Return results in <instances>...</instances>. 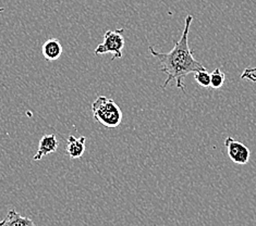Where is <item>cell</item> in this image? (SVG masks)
I'll return each mask as SVG.
<instances>
[{
	"label": "cell",
	"mask_w": 256,
	"mask_h": 226,
	"mask_svg": "<svg viewBox=\"0 0 256 226\" xmlns=\"http://www.w3.org/2000/svg\"><path fill=\"white\" fill-rule=\"evenodd\" d=\"M0 226H35L33 220L22 217L19 212L11 209L7 217L0 221Z\"/></svg>",
	"instance_id": "cell-8"
},
{
	"label": "cell",
	"mask_w": 256,
	"mask_h": 226,
	"mask_svg": "<svg viewBox=\"0 0 256 226\" xmlns=\"http://www.w3.org/2000/svg\"><path fill=\"white\" fill-rule=\"evenodd\" d=\"M94 119L108 128L118 127L122 122V111L114 99L106 96H98L92 103Z\"/></svg>",
	"instance_id": "cell-2"
},
{
	"label": "cell",
	"mask_w": 256,
	"mask_h": 226,
	"mask_svg": "<svg viewBox=\"0 0 256 226\" xmlns=\"http://www.w3.org/2000/svg\"><path fill=\"white\" fill-rule=\"evenodd\" d=\"M194 78L202 87H210V74L206 70H200L194 73Z\"/></svg>",
	"instance_id": "cell-10"
},
{
	"label": "cell",
	"mask_w": 256,
	"mask_h": 226,
	"mask_svg": "<svg viewBox=\"0 0 256 226\" xmlns=\"http://www.w3.org/2000/svg\"><path fill=\"white\" fill-rule=\"evenodd\" d=\"M192 22L193 16L188 15L186 17L184 32H182L180 39L176 41V45L172 51L164 53L156 51L153 46L148 47L152 56L160 61L162 71L167 74V79L162 84L164 89L174 81L176 87L184 91V77L191 73L206 70L203 64H200L198 61L194 59L193 51L188 47V33H190Z\"/></svg>",
	"instance_id": "cell-1"
},
{
	"label": "cell",
	"mask_w": 256,
	"mask_h": 226,
	"mask_svg": "<svg viewBox=\"0 0 256 226\" xmlns=\"http://www.w3.org/2000/svg\"><path fill=\"white\" fill-rule=\"evenodd\" d=\"M124 28L107 30L104 35V41L95 48L96 54L112 53V61L122 58V49L124 47Z\"/></svg>",
	"instance_id": "cell-3"
},
{
	"label": "cell",
	"mask_w": 256,
	"mask_h": 226,
	"mask_svg": "<svg viewBox=\"0 0 256 226\" xmlns=\"http://www.w3.org/2000/svg\"><path fill=\"white\" fill-rule=\"evenodd\" d=\"M85 143H86V138L84 136L78 138L76 136L70 135L69 138L66 139V155L71 159H80L84 155L85 149H86Z\"/></svg>",
	"instance_id": "cell-6"
},
{
	"label": "cell",
	"mask_w": 256,
	"mask_h": 226,
	"mask_svg": "<svg viewBox=\"0 0 256 226\" xmlns=\"http://www.w3.org/2000/svg\"><path fill=\"white\" fill-rule=\"evenodd\" d=\"M241 78L246 79V81H251L256 84V68H246L243 71Z\"/></svg>",
	"instance_id": "cell-11"
},
{
	"label": "cell",
	"mask_w": 256,
	"mask_h": 226,
	"mask_svg": "<svg viewBox=\"0 0 256 226\" xmlns=\"http://www.w3.org/2000/svg\"><path fill=\"white\" fill-rule=\"evenodd\" d=\"M226 81L224 73L220 69H215L210 74V87L214 89H219L222 87Z\"/></svg>",
	"instance_id": "cell-9"
},
{
	"label": "cell",
	"mask_w": 256,
	"mask_h": 226,
	"mask_svg": "<svg viewBox=\"0 0 256 226\" xmlns=\"http://www.w3.org/2000/svg\"><path fill=\"white\" fill-rule=\"evenodd\" d=\"M42 53L47 61H56L62 54V46L57 38L47 39L42 47Z\"/></svg>",
	"instance_id": "cell-7"
},
{
	"label": "cell",
	"mask_w": 256,
	"mask_h": 226,
	"mask_svg": "<svg viewBox=\"0 0 256 226\" xmlns=\"http://www.w3.org/2000/svg\"><path fill=\"white\" fill-rule=\"evenodd\" d=\"M224 147L227 149L228 157L238 166H246L250 161L251 152L244 144L232 137H227L224 140Z\"/></svg>",
	"instance_id": "cell-4"
},
{
	"label": "cell",
	"mask_w": 256,
	"mask_h": 226,
	"mask_svg": "<svg viewBox=\"0 0 256 226\" xmlns=\"http://www.w3.org/2000/svg\"><path fill=\"white\" fill-rule=\"evenodd\" d=\"M58 146H59V143L54 134H48V135L42 136L40 140L38 149V152L35 154V156L33 157V160L38 161L42 158H44L50 154H54V152L57 151Z\"/></svg>",
	"instance_id": "cell-5"
}]
</instances>
